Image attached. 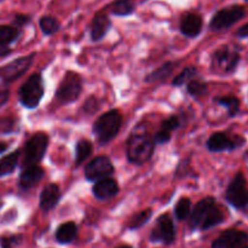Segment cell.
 <instances>
[{"label":"cell","instance_id":"e575fe53","mask_svg":"<svg viewBox=\"0 0 248 248\" xmlns=\"http://www.w3.org/2000/svg\"><path fill=\"white\" fill-rule=\"evenodd\" d=\"M171 137H172V132L164 130V128H160V130L157 131L156 135H155L154 140L155 143H157V144H165V143H167L170 140H171Z\"/></svg>","mask_w":248,"mask_h":248},{"label":"cell","instance_id":"f1b7e54d","mask_svg":"<svg viewBox=\"0 0 248 248\" xmlns=\"http://www.w3.org/2000/svg\"><path fill=\"white\" fill-rule=\"evenodd\" d=\"M196 75H198V69H196L195 67H193V65H191V67H186L182 70V73H179V75H177V77L174 78L173 81H172V85L178 87L184 84H188V82L190 81L191 79H194Z\"/></svg>","mask_w":248,"mask_h":248},{"label":"cell","instance_id":"8992f818","mask_svg":"<svg viewBox=\"0 0 248 248\" xmlns=\"http://www.w3.org/2000/svg\"><path fill=\"white\" fill-rule=\"evenodd\" d=\"M246 11L240 5H234V6L225 7V9L219 10L216 12L213 18L211 19L210 27L213 31H222V29H227L239 22L240 19L244 18Z\"/></svg>","mask_w":248,"mask_h":248},{"label":"cell","instance_id":"6da1fadb","mask_svg":"<svg viewBox=\"0 0 248 248\" xmlns=\"http://www.w3.org/2000/svg\"><path fill=\"white\" fill-rule=\"evenodd\" d=\"M155 148L154 138L147 133H132L127 142V159L136 165L149 161Z\"/></svg>","mask_w":248,"mask_h":248},{"label":"cell","instance_id":"f35d334b","mask_svg":"<svg viewBox=\"0 0 248 248\" xmlns=\"http://www.w3.org/2000/svg\"><path fill=\"white\" fill-rule=\"evenodd\" d=\"M236 34H237V36H239V38H247V36H248V23L245 24L244 27H241V28L237 31Z\"/></svg>","mask_w":248,"mask_h":248},{"label":"cell","instance_id":"d6a6232c","mask_svg":"<svg viewBox=\"0 0 248 248\" xmlns=\"http://www.w3.org/2000/svg\"><path fill=\"white\" fill-rule=\"evenodd\" d=\"M182 123L181 120H179L178 116H171V118L166 119L165 121H162L161 124V128H164V130L166 131H170V132H173L174 130H177V128L181 127Z\"/></svg>","mask_w":248,"mask_h":248},{"label":"cell","instance_id":"cb8c5ba5","mask_svg":"<svg viewBox=\"0 0 248 248\" xmlns=\"http://www.w3.org/2000/svg\"><path fill=\"white\" fill-rule=\"evenodd\" d=\"M19 155H21V152L19 150H15L14 153H11L10 155H7V156L2 157L0 160V177L11 174L16 170L17 165H18Z\"/></svg>","mask_w":248,"mask_h":248},{"label":"cell","instance_id":"4fadbf2b","mask_svg":"<svg viewBox=\"0 0 248 248\" xmlns=\"http://www.w3.org/2000/svg\"><path fill=\"white\" fill-rule=\"evenodd\" d=\"M45 176V172L38 165H31V166H27L22 170L21 174H19L18 186L22 190H28V189L35 186L41 179Z\"/></svg>","mask_w":248,"mask_h":248},{"label":"cell","instance_id":"9c48e42d","mask_svg":"<svg viewBox=\"0 0 248 248\" xmlns=\"http://www.w3.org/2000/svg\"><path fill=\"white\" fill-rule=\"evenodd\" d=\"M114 173V166L107 156H97L85 166V177L90 182L110 177Z\"/></svg>","mask_w":248,"mask_h":248},{"label":"cell","instance_id":"2e32d148","mask_svg":"<svg viewBox=\"0 0 248 248\" xmlns=\"http://www.w3.org/2000/svg\"><path fill=\"white\" fill-rule=\"evenodd\" d=\"M215 203L216 200L212 196H207V198L199 201L198 205H196L195 207H194V210L191 211V215H189L190 216V222L189 223H190L191 229L195 230L198 229V228H200L203 218L206 217V215H207V212L210 211V208L212 207Z\"/></svg>","mask_w":248,"mask_h":248},{"label":"cell","instance_id":"d6986e66","mask_svg":"<svg viewBox=\"0 0 248 248\" xmlns=\"http://www.w3.org/2000/svg\"><path fill=\"white\" fill-rule=\"evenodd\" d=\"M111 22L106 14H97L92 19L91 24V39L93 41H99L106 36L110 29Z\"/></svg>","mask_w":248,"mask_h":248},{"label":"cell","instance_id":"7a4b0ae2","mask_svg":"<svg viewBox=\"0 0 248 248\" xmlns=\"http://www.w3.org/2000/svg\"><path fill=\"white\" fill-rule=\"evenodd\" d=\"M123 125V116L116 109L107 111L93 124V133L101 144H107L116 137Z\"/></svg>","mask_w":248,"mask_h":248},{"label":"cell","instance_id":"7402d4cb","mask_svg":"<svg viewBox=\"0 0 248 248\" xmlns=\"http://www.w3.org/2000/svg\"><path fill=\"white\" fill-rule=\"evenodd\" d=\"M176 62H170L164 63L161 67H159L157 69H155L154 72H152L150 74L147 75L145 78V82H159V81H165L167 78H170L173 73L174 68H176Z\"/></svg>","mask_w":248,"mask_h":248},{"label":"cell","instance_id":"836d02e7","mask_svg":"<svg viewBox=\"0 0 248 248\" xmlns=\"http://www.w3.org/2000/svg\"><path fill=\"white\" fill-rule=\"evenodd\" d=\"M99 108V102L96 97H90L86 99V102L84 103V110L87 114H93L94 111L98 110Z\"/></svg>","mask_w":248,"mask_h":248},{"label":"cell","instance_id":"484cf974","mask_svg":"<svg viewBox=\"0 0 248 248\" xmlns=\"http://www.w3.org/2000/svg\"><path fill=\"white\" fill-rule=\"evenodd\" d=\"M111 14L115 16H128L136 10V4L133 0H116L111 5Z\"/></svg>","mask_w":248,"mask_h":248},{"label":"cell","instance_id":"b9f144b4","mask_svg":"<svg viewBox=\"0 0 248 248\" xmlns=\"http://www.w3.org/2000/svg\"><path fill=\"white\" fill-rule=\"evenodd\" d=\"M118 248H132V247L127 246V245H123V246H119Z\"/></svg>","mask_w":248,"mask_h":248},{"label":"cell","instance_id":"d4e9b609","mask_svg":"<svg viewBox=\"0 0 248 248\" xmlns=\"http://www.w3.org/2000/svg\"><path fill=\"white\" fill-rule=\"evenodd\" d=\"M92 153V144L87 140H80L75 147V165L81 166Z\"/></svg>","mask_w":248,"mask_h":248},{"label":"cell","instance_id":"44dd1931","mask_svg":"<svg viewBox=\"0 0 248 248\" xmlns=\"http://www.w3.org/2000/svg\"><path fill=\"white\" fill-rule=\"evenodd\" d=\"M78 235V227L75 223L73 222H67L63 223L58 227V229L56 230V240H57L60 244L67 245L70 242L74 241L77 239Z\"/></svg>","mask_w":248,"mask_h":248},{"label":"cell","instance_id":"74e56055","mask_svg":"<svg viewBox=\"0 0 248 248\" xmlns=\"http://www.w3.org/2000/svg\"><path fill=\"white\" fill-rule=\"evenodd\" d=\"M9 94L10 91L9 89H7L6 84H5V82L0 84V106H4V104L6 103L7 99H9Z\"/></svg>","mask_w":248,"mask_h":248},{"label":"cell","instance_id":"ba28073f","mask_svg":"<svg viewBox=\"0 0 248 248\" xmlns=\"http://www.w3.org/2000/svg\"><path fill=\"white\" fill-rule=\"evenodd\" d=\"M227 201L236 208H244L248 205V190L244 174L237 173L229 184L225 194Z\"/></svg>","mask_w":248,"mask_h":248},{"label":"cell","instance_id":"ac0fdd59","mask_svg":"<svg viewBox=\"0 0 248 248\" xmlns=\"http://www.w3.org/2000/svg\"><path fill=\"white\" fill-rule=\"evenodd\" d=\"M202 31V18L196 14H186L181 21V31L188 38H196Z\"/></svg>","mask_w":248,"mask_h":248},{"label":"cell","instance_id":"60d3db41","mask_svg":"<svg viewBox=\"0 0 248 248\" xmlns=\"http://www.w3.org/2000/svg\"><path fill=\"white\" fill-rule=\"evenodd\" d=\"M6 149H7V144H5V143H0V154L4 153Z\"/></svg>","mask_w":248,"mask_h":248},{"label":"cell","instance_id":"8d00e7d4","mask_svg":"<svg viewBox=\"0 0 248 248\" xmlns=\"http://www.w3.org/2000/svg\"><path fill=\"white\" fill-rule=\"evenodd\" d=\"M29 22H31V16H28V15H16L14 18V27L19 29L26 26V24H28Z\"/></svg>","mask_w":248,"mask_h":248},{"label":"cell","instance_id":"3957f363","mask_svg":"<svg viewBox=\"0 0 248 248\" xmlns=\"http://www.w3.org/2000/svg\"><path fill=\"white\" fill-rule=\"evenodd\" d=\"M45 87L41 74L34 73L26 80L18 91L19 102L23 107L28 109H34L39 106L44 97Z\"/></svg>","mask_w":248,"mask_h":248},{"label":"cell","instance_id":"4316f807","mask_svg":"<svg viewBox=\"0 0 248 248\" xmlns=\"http://www.w3.org/2000/svg\"><path fill=\"white\" fill-rule=\"evenodd\" d=\"M186 90L188 93L194 98H200V97L205 96L208 91V86L203 80L200 79H191L186 85Z\"/></svg>","mask_w":248,"mask_h":248},{"label":"cell","instance_id":"603a6c76","mask_svg":"<svg viewBox=\"0 0 248 248\" xmlns=\"http://www.w3.org/2000/svg\"><path fill=\"white\" fill-rule=\"evenodd\" d=\"M224 219V215H223V211L218 207L217 205H213L212 207L210 208V211L207 212L206 217L203 218L202 223L200 225L201 230H207L210 228L216 227V225L220 224Z\"/></svg>","mask_w":248,"mask_h":248},{"label":"cell","instance_id":"5b68a950","mask_svg":"<svg viewBox=\"0 0 248 248\" xmlns=\"http://www.w3.org/2000/svg\"><path fill=\"white\" fill-rule=\"evenodd\" d=\"M48 147L47 135L43 132L31 136L24 147V166H31L40 162Z\"/></svg>","mask_w":248,"mask_h":248},{"label":"cell","instance_id":"30bf717a","mask_svg":"<svg viewBox=\"0 0 248 248\" xmlns=\"http://www.w3.org/2000/svg\"><path fill=\"white\" fill-rule=\"evenodd\" d=\"M150 239L154 242H164L165 245L173 244L176 239V230L169 215H162L157 218L156 228L153 230Z\"/></svg>","mask_w":248,"mask_h":248},{"label":"cell","instance_id":"4dcf8cb0","mask_svg":"<svg viewBox=\"0 0 248 248\" xmlns=\"http://www.w3.org/2000/svg\"><path fill=\"white\" fill-rule=\"evenodd\" d=\"M152 210H144V211H140V213H137V215H135L132 217V219H131L130 224H128V228H130L131 230H136L138 229V228L143 227V225L145 224V223L148 222V220L150 219V217H152Z\"/></svg>","mask_w":248,"mask_h":248},{"label":"cell","instance_id":"f546056e","mask_svg":"<svg viewBox=\"0 0 248 248\" xmlns=\"http://www.w3.org/2000/svg\"><path fill=\"white\" fill-rule=\"evenodd\" d=\"M191 211V201L188 198L179 199L177 202L176 207H174V215H176L177 219L184 220L186 218L189 217Z\"/></svg>","mask_w":248,"mask_h":248},{"label":"cell","instance_id":"9a60e30c","mask_svg":"<svg viewBox=\"0 0 248 248\" xmlns=\"http://www.w3.org/2000/svg\"><path fill=\"white\" fill-rule=\"evenodd\" d=\"M61 200V190L57 184H48L40 194V208L44 212H50Z\"/></svg>","mask_w":248,"mask_h":248},{"label":"cell","instance_id":"7c38bea8","mask_svg":"<svg viewBox=\"0 0 248 248\" xmlns=\"http://www.w3.org/2000/svg\"><path fill=\"white\" fill-rule=\"evenodd\" d=\"M92 193H93L94 198L98 200L107 201L118 195L119 184L115 179L107 177V178L99 179L94 183V186H92Z\"/></svg>","mask_w":248,"mask_h":248},{"label":"cell","instance_id":"ab89813d","mask_svg":"<svg viewBox=\"0 0 248 248\" xmlns=\"http://www.w3.org/2000/svg\"><path fill=\"white\" fill-rule=\"evenodd\" d=\"M227 248H248V241L237 242V244L232 245V246H229V247H227Z\"/></svg>","mask_w":248,"mask_h":248},{"label":"cell","instance_id":"277c9868","mask_svg":"<svg viewBox=\"0 0 248 248\" xmlns=\"http://www.w3.org/2000/svg\"><path fill=\"white\" fill-rule=\"evenodd\" d=\"M82 91V79L75 72H67L56 91V98L60 103L69 104L79 98Z\"/></svg>","mask_w":248,"mask_h":248},{"label":"cell","instance_id":"d590c367","mask_svg":"<svg viewBox=\"0 0 248 248\" xmlns=\"http://www.w3.org/2000/svg\"><path fill=\"white\" fill-rule=\"evenodd\" d=\"M21 239V236L1 237V240H0V246H1V248H14V246L19 244Z\"/></svg>","mask_w":248,"mask_h":248},{"label":"cell","instance_id":"83f0119b","mask_svg":"<svg viewBox=\"0 0 248 248\" xmlns=\"http://www.w3.org/2000/svg\"><path fill=\"white\" fill-rule=\"evenodd\" d=\"M39 24H40L41 31H43L45 35H52L56 31H58V29H60L61 27L58 19L52 16H43L40 18Z\"/></svg>","mask_w":248,"mask_h":248},{"label":"cell","instance_id":"ffe728a7","mask_svg":"<svg viewBox=\"0 0 248 248\" xmlns=\"http://www.w3.org/2000/svg\"><path fill=\"white\" fill-rule=\"evenodd\" d=\"M242 241H248V235L246 232L230 229L223 232V234L213 242L212 248H227L232 246V245Z\"/></svg>","mask_w":248,"mask_h":248},{"label":"cell","instance_id":"e0dca14e","mask_svg":"<svg viewBox=\"0 0 248 248\" xmlns=\"http://www.w3.org/2000/svg\"><path fill=\"white\" fill-rule=\"evenodd\" d=\"M19 31L14 26H0V57L11 53V44L18 39Z\"/></svg>","mask_w":248,"mask_h":248},{"label":"cell","instance_id":"1f68e13d","mask_svg":"<svg viewBox=\"0 0 248 248\" xmlns=\"http://www.w3.org/2000/svg\"><path fill=\"white\" fill-rule=\"evenodd\" d=\"M218 103L220 106L225 107L228 109V113H229V116H235L239 111L240 108V102L236 97L228 96V97H222V98L217 99Z\"/></svg>","mask_w":248,"mask_h":248},{"label":"cell","instance_id":"8fae6325","mask_svg":"<svg viewBox=\"0 0 248 248\" xmlns=\"http://www.w3.org/2000/svg\"><path fill=\"white\" fill-rule=\"evenodd\" d=\"M240 61V56L236 51L230 50L228 46H223V47L218 48L215 53H213L212 62L213 65L219 68L220 70L225 73H230L236 68L237 63Z\"/></svg>","mask_w":248,"mask_h":248},{"label":"cell","instance_id":"52a82bcc","mask_svg":"<svg viewBox=\"0 0 248 248\" xmlns=\"http://www.w3.org/2000/svg\"><path fill=\"white\" fill-rule=\"evenodd\" d=\"M34 57H35V53L23 56V57L14 60L12 62L7 63L4 67L0 68V79H1V81H4L5 84H9V82H12L18 79V78H21L31 68Z\"/></svg>","mask_w":248,"mask_h":248},{"label":"cell","instance_id":"5bb4252c","mask_svg":"<svg viewBox=\"0 0 248 248\" xmlns=\"http://www.w3.org/2000/svg\"><path fill=\"white\" fill-rule=\"evenodd\" d=\"M241 143H237L236 140L232 138L228 137L224 132H216L208 138L207 140V148L210 152L219 153V152H232V150L236 149L240 147Z\"/></svg>","mask_w":248,"mask_h":248}]
</instances>
